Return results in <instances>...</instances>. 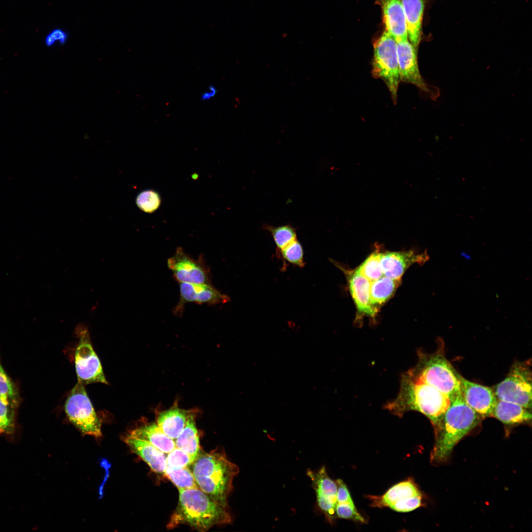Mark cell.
Masks as SVG:
<instances>
[{"label":"cell","mask_w":532,"mask_h":532,"mask_svg":"<svg viewBox=\"0 0 532 532\" xmlns=\"http://www.w3.org/2000/svg\"><path fill=\"white\" fill-rule=\"evenodd\" d=\"M482 417L470 407L460 392L451 399L450 405L433 426L435 442L431 462L446 461L455 445L480 422Z\"/></svg>","instance_id":"1"},{"label":"cell","mask_w":532,"mask_h":532,"mask_svg":"<svg viewBox=\"0 0 532 532\" xmlns=\"http://www.w3.org/2000/svg\"><path fill=\"white\" fill-rule=\"evenodd\" d=\"M179 494L177 506L166 526L168 529L184 524L205 532L215 526L231 523L229 507L220 504L199 488L179 490Z\"/></svg>","instance_id":"2"},{"label":"cell","mask_w":532,"mask_h":532,"mask_svg":"<svg viewBox=\"0 0 532 532\" xmlns=\"http://www.w3.org/2000/svg\"><path fill=\"white\" fill-rule=\"evenodd\" d=\"M450 399L435 388L413 378L406 372L400 378L397 397L384 406L392 414L402 417L408 411H418L433 426L448 408Z\"/></svg>","instance_id":"3"},{"label":"cell","mask_w":532,"mask_h":532,"mask_svg":"<svg viewBox=\"0 0 532 532\" xmlns=\"http://www.w3.org/2000/svg\"><path fill=\"white\" fill-rule=\"evenodd\" d=\"M199 488L220 504L228 507V498L239 467L228 460L225 453L215 449L199 453L191 464Z\"/></svg>","instance_id":"4"},{"label":"cell","mask_w":532,"mask_h":532,"mask_svg":"<svg viewBox=\"0 0 532 532\" xmlns=\"http://www.w3.org/2000/svg\"><path fill=\"white\" fill-rule=\"evenodd\" d=\"M441 345L432 353L418 351L417 364L406 372L435 388L451 400L461 392L459 374L446 358Z\"/></svg>","instance_id":"5"},{"label":"cell","mask_w":532,"mask_h":532,"mask_svg":"<svg viewBox=\"0 0 532 532\" xmlns=\"http://www.w3.org/2000/svg\"><path fill=\"white\" fill-rule=\"evenodd\" d=\"M372 66L373 76L383 80L396 102L400 82L397 43L385 31L374 42Z\"/></svg>","instance_id":"6"},{"label":"cell","mask_w":532,"mask_h":532,"mask_svg":"<svg viewBox=\"0 0 532 532\" xmlns=\"http://www.w3.org/2000/svg\"><path fill=\"white\" fill-rule=\"evenodd\" d=\"M69 421L81 432L96 437L102 436L101 422L98 417L86 392L84 385L79 381L70 392L65 405Z\"/></svg>","instance_id":"7"},{"label":"cell","mask_w":532,"mask_h":532,"mask_svg":"<svg viewBox=\"0 0 532 532\" xmlns=\"http://www.w3.org/2000/svg\"><path fill=\"white\" fill-rule=\"evenodd\" d=\"M531 362L515 363L507 376L493 389L498 399L532 409Z\"/></svg>","instance_id":"8"},{"label":"cell","mask_w":532,"mask_h":532,"mask_svg":"<svg viewBox=\"0 0 532 532\" xmlns=\"http://www.w3.org/2000/svg\"><path fill=\"white\" fill-rule=\"evenodd\" d=\"M75 332L79 338L75 354L78 381L84 385L92 383L107 384L100 361L93 349L87 327L79 324Z\"/></svg>","instance_id":"9"},{"label":"cell","mask_w":532,"mask_h":532,"mask_svg":"<svg viewBox=\"0 0 532 532\" xmlns=\"http://www.w3.org/2000/svg\"><path fill=\"white\" fill-rule=\"evenodd\" d=\"M371 498L373 506L389 507L399 512L412 511L422 504V494L410 478L394 485L382 496Z\"/></svg>","instance_id":"10"},{"label":"cell","mask_w":532,"mask_h":532,"mask_svg":"<svg viewBox=\"0 0 532 532\" xmlns=\"http://www.w3.org/2000/svg\"><path fill=\"white\" fill-rule=\"evenodd\" d=\"M306 474L311 481L319 508L327 520L332 524L336 518L337 486L335 481L330 477L324 466L315 471L308 469Z\"/></svg>","instance_id":"11"},{"label":"cell","mask_w":532,"mask_h":532,"mask_svg":"<svg viewBox=\"0 0 532 532\" xmlns=\"http://www.w3.org/2000/svg\"><path fill=\"white\" fill-rule=\"evenodd\" d=\"M167 265L179 283L210 284L208 271L201 259L194 260L181 248L167 260Z\"/></svg>","instance_id":"12"},{"label":"cell","mask_w":532,"mask_h":532,"mask_svg":"<svg viewBox=\"0 0 532 532\" xmlns=\"http://www.w3.org/2000/svg\"><path fill=\"white\" fill-rule=\"evenodd\" d=\"M460 389L467 404L482 418L492 416L497 400L493 390L469 381L459 374Z\"/></svg>","instance_id":"13"},{"label":"cell","mask_w":532,"mask_h":532,"mask_svg":"<svg viewBox=\"0 0 532 532\" xmlns=\"http://www.w3.org/2000/svg\"><path fill=\"white\" fill-rule=\"evenodd\" d=\"M380 264L384 275L394 279L401 280L406 269L415 264H424L429 260L425 251L418 253L414 250L386 252L380 253Z\"/></svg>","instance_id":"14"},{"label":"cell","mask_w":532,"mask_h":532,"mask_svg":"<svg viewBox=\"0 0 532 532\" xmlns=\"http://www.w3.org/2000/svg\"><path fill=\"white\" fill-rule=\"evenodd\" d=\"M397 54L400 81L415 85L424 92L429 88L420 74L417 48L408 39L397 42Z\"/></svg>","instance_id":"15"},{"label":"cell","mask_w":532,"mask_h":532,"mask_svg":"<svg viewBox=\"0 0 532 532\" xmlns=\"http://www.w3.org/2000/svg\"><path fill=\"white\" fill-rule=\"evenodd\" d=\"M345 273L351 296L360 315L374 318L378 310L372 304L370 296V282L355 270H348L332 261Z\"/></svg>","instance_id":"16"},{"label":"cell","mask_w":532,"mask_h":532,"mask_svg":"<svg viewBox=\"0 0 532 532\" xmlns=\"http://www.w3.org/2000/svg\"><path fill=\"white\" fill-rule=\"evenodd\" d=\"M385 32L397 42L408 39L405 14L401 0H381Z\"/></svg>","instance_id":"17"},{"label":"cell","mask_w":532,"mask_h":532,"mask_svg":"<svg viewBox=\"0 0 532 532\" xmlns=\"http://www.w3.org/2000/svg\"><path fill=\"white\" fill-rule=\"evenodd\" d=\"M180 300L179 305L186 302L198 303H225L230 300L224 295L210 284H191L179 283Z\"/></svg>","instance_id":"18"},{"label":"cell","mask_w":532,"mask_h":532,"mask_svg":"<svg viewBox=\"0 0 532 532\" xmlns=\"http://www.w3.org/2000/svg\"><path fill=\"white\" fill-rule=\"evenodd\" d=\"M124 441L131 451L145 462L153 471L164 473L166 467L165 453L151 443L130 435Z\"/></svg>","instance_id":"19"},{"label":"cell","mask_w":532,"mask_h":532,"mask_svg":"<svg viewBox=\"0 0 532 532\" xmlns=\"http://www.w3.org/2000/svg\"><path fill=\"white\" fill-rule=\"evenodd\" d=\"M531 410L514 402L498 399L491 417L509 426L528 423L532 420Z\"/></svg>","instance_id":"20"},{"label":"cell","mask_w":532,"mask_h":532,"mask_svg":"<svg viewBox=\"0 0 532 532\" xmlns=\"http://www.w3.org/2000/svg\"><path fill=\"white\" fill-rule=\"evenodd\" d=\"M191 412L174 405L159 412L156 423L166 435L174 441L184 428Z\"/></svg>","instance_id":"21"},{"label":"cell","mask_w":532,"mask_h":532,"mask_svg":"<svg viewBox=\"0 0 532 532\" xmlns=\"http://www.w3.org/2000/svg\"><path fill=\"white\" fill-rule=\"evenodd\" d=\"M405 14L408 38L417 48L422 36L424 4L423 0H401Z\"/></svg>","instance_id":"22"},{"label":"cell","mask_w":532,"mask_h":532,"mask_svg":"<svg viewBox=\"0 0 532 532\" xmlns=\"http://www.w3.org/2000/svg\"><path fill=\"white\" fill-rule=\"evenodd\" d=\"M130 435L151 443L165 454L175 447L174 441L166 435L156 423L141 426L133 430Z\"/></svg>","instance_id":"23"},{"label":"cell","mask_w":532,"mask_h":532,"mask_svg":"<svg viewBox=\"0 0 532 532\" xmlns=\"http://www.w3.org/2000/svg\"><path fill=\"white\" fill-rule=\"evenodd\" d=\"M337 486V502L335 506L336 518H343L364 523L365 518L357 510L350 493L343 481H335Z\"/></svg>","instance_id":"24"},{"label":"cell","mask_w":532,"mask_h":532,"mask_svg":"<svg viewBox=\"0 0 532 532\" xmlns=\"http://www.w3.org/2000/svg\"><path fill=\"white\" fill-rule=\"evenodd\" d=\"M195 414L191 411L184 428L174 440L175 447L190 455L194 461L200 450L199 433L196 426Z\"/></svg>","instance_id":"25"},{"label":"cell","mask_w":532,"mask_h":532,"mask_svg":"<svg viewBox=\"0 0 532 532\" xmlns=\"http://www.w3.org/2000/svg\"><path fill=\"white\" fill-rule=\"evenodd\" d=\"M400 283V280L387 276L370 282V296L372 305L378 310L395 294Z\"/></svg>","instance_id":"26"},{"label":"cell","mask_w":532,"mask_h":532,"mask_svg":"<svg viewBox=\"0 0 532 532\" xmlns=\"http://www.w3.org/2000/svg\"><path fill=\"white\" fill-rule=\"evenodd\" d=\"M164 474L175 485L178 491L199 488L188 466L172 468L166 466Z\"/></svg>","instance_id":"27"},{"label":"cell","mask_w":532,"mask_h":532,"mask_svg":"<svg viewBox=\"0 0 532 532\" xmlns=\"http://www.w3.org/2000/svg\"><path fill=\"white\" fill-rule=\"evenodd\" d=\"M0 400L15 408L20 401L19 394L15 384L3 368L0 362Z\"/></svg>","instance_id":"28"},{"label":"cell","mask_w":532,"mask_h":532,"mask_svg":"<svg viewBox=\"0 0 532 532\" xmlns=\"http://www.w3.org/2000/svg\"><path fill=\"white\" fill-rule=\"evenodd\" d=\"M380 253L377 251L373 252L355 270L370 282L384 276L380 264Z\"/></svg>","instance_id":"29"},{"label":"cell","mask_w":532,"mask_h":532,"mask_svg":"<svg viewBox=\"0 0 532 532\" xmlns=\"http://www.w3.org/2000/svg\"><path fill=\"white\" fill-rule=\"evenodd\" d=\"M263 229L271 233L276 245L277 252L297 239L296 229L290 225L273 227L264 224Z\"/></svg>","instance_id":"30"},{"label":"cell","mask_w":532,"mask_h":532,"mask_svg":"<svg viewBox=\"0 0 532 532\" xmlns=\"http://www.w3.org/2000/svg\"><path fill=\"white\" fill-rule=\"evenodd\" d=\"M279 252V254L284 261V265L287 262L300 268L304 266L305 263L304 261L303 247L297 239L288 244Z\"/></svg>","instance_id":"31"},{"label":"cell","mask_w":532,"mask_h":532,"mask_svg":"<svg viewBox=\"0 0 532 532\" xmlns=\"http://www.w3.org/2000/svg\"><path fill=\"white\" fill-rule=\"evenodd\" d=\"M15 409L0 400V434H14L16 427Z\"/></svg>","instance_id":"32"},{"label":"cell","mask_w":532,"mask_h":532,"mask_svg":"<svg viewBox=\"0 0 532 532\" xmlns=\"http://www.w3.org/2000/svg\"><path fill=\"white\" fill-rule=\"evenodd\" d=\"M161 201L159 195L152 190L142 191L136 199V203L138 208L146 213H152L157 210Z\"/></svg>","instance_id":"33"},{"label":"cell","mask_w":532,"mask_h":532,"mask_svg":"<svg viewBox=\"0 0 532 532\" xmlns=\"http://www.w3.org/2000/svg\"><path fill=\"white\" fill-rule=\"evenodd\" d=\"M166 456V466L172 468L188 467L194 461L192 457L182 450L175 447Z\"/></svg>","instance_id":"34"},{"label":"cell","mask_w":532,"mask_h":532,"mask_svg":"<svg viewBox=\"0 0 532 532\" xmlns=\"http://www.w3.org/2000/svg\"><path fill=\"white\" fill-rule=\"evenodd\" d=\"M68 37V34L66 31L60 28H55L46 35L44 42L47 47H51L56 42L63 45L66 43Z\"/></svg>","instance_id":"35"},{"label":"cell","mask_w":532,"mask_h":532,"mask_svg":"<svg viewBox=\"0 0 532 532\" xmlns=\"http://www.w3.org/2000/svg\"><path fill=\"white\" fill-rule=\"evenodd\" d=\"M217 93L216 88L213 86H209L207 90L203 93L201 96V99L203 100H207L213 98Z\"/></svg>","instance_id":"36"}]
</instances>
